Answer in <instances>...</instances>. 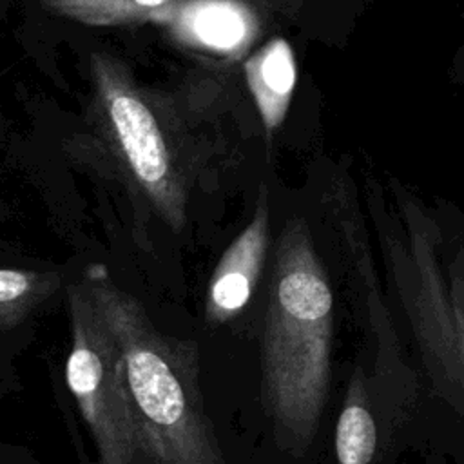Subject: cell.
<instances>
[{
    "mask_svg": "<svg viewBox=\"0 0 464 464\" xmlns=\"http://www.w3.org/2000/svg\"><path fill=\"white\" fill-rule=\"evenodd\" d=\"M390 185V203L368 192L386 281L435 393L464 415V225Z\"/></svg>",
    "mask_w": 464,
    "mask_h": 464,
    "instance_id": "6da1fadb",
    "label": "cell"
},
{
    "mask_svg": "<svg viewBox=\"0 0 464 464\" xmlns=\"http://www.w3.org/2000/svg\"><path fill=\"white\" fill-rule=\"evenodd\" d=\"M334 292L308 225L281 230L263 326L261 392L279 440L303 451L314 440L332 377Z\"/></svg>",
    "mask_w": 464,
    "mask_h": 464,
    "instance_id": "7a4b0ae2",
    "label": "cell"
},
{
    "mask_svg": "<svg viewBox=\"0 0 464 464\" xmlns=\"http://www.w3.org/2000/svg\"><path fill=\"white\" fill-rule=\"evenodd\" d=\"M80 285L116 343L149 464H227L188 350L163 335L103 265H89Z\"/></svg>",
    "mask_w": 464,
    "mask_h": 464,
    "instance_id": "3957f363",
    "label": "cell"
},
{
    "mask_svg": "<svg viewBox=\"0 0 464 464\" xmlns=\"http://www.w3.org/2000/svg\"><path fill=\"white\" fill-rule=\"evenodd\" d=\"M67 386L94 439L98 464H149L116 343L82 285L69 292Z\"/></svg>",
    "mask_w": 464,
    "mask_h": 464,
    "instance_id": "277c9868",
    "label": "cell"
},
{
    "mask_svg": "<svg viewBox=\"0 0 464 464\" xmlns=\"http://www.w3.org/2000/svg\"><path fill=\"white\" fill-rule=\"evenodd\" d=\"M53 16L91 27H161L169 42L219 60L241 58L261 34L248 0H38Z\"/></svg>",
    "mask_w": 464,
    "mask_h": 464,
    "instance_id": "5b68a950",
    "label": "cell"
},
{
    "mask_svg": "<svg viewBox=\"0 0 464 464\" xmlns=\"http://www.w3.org/2000/svg\"><path fill=\"white\" fill-rule=\"evenodd\" d=\"M103 129L138 187L174 227L183 223L185 190L160 120L130 69L109 53L89 60Z\"/></svg>",
    "mask_w": 464,
    "mask_h": 464,
    "instance_id": "8992f818",
    "label": "cell"
},
{
    "mask_svg": "<svg viewBox=\"0 0 464 464\" xmlns=\"http://www.w3.org/2000/svg\"><path fill=\"white\" fill-rule=\"evenodd\" d=\"M270 243V212L265 187L248 225L223 252L207 292V321L221 324L237 315L259 281Z\"/></svg>",
    "mask_w": 464,
    "mask_h": 464,
    "instance_id": "52a82bcc",
    "label": "cell"
},
{
    "mask_svg": "<svg viewBox=\"0 0 464 464\" xmlns=\"http://www.w3.org/2000/svg\"><path fill=\"white\" fill-rule=\"evenodd\" d=\"M243 71L265 130L274 134L286 118L297 82L294 49L276 36L245 60Z\"/></svg>",
    "mask_w": 464,
    "mask_h": 464,
    "instance_id": "ba28073f",
    "label": "cell"
},
{
    "mask_svg": "<svg viewBox=\"0 0 464 464\" xmlns=\"http://www.w3.org/2000/svg\"><path fill=\"white\" fill-rule=\"evenodd\" d=\"M377 451V426L361 372L352 375L335 428L337 464H372Z\"/></svg>",
    "mask_w": 464,
    "mask_h": 464,
    "instance_id": "9c48e42d",
    "label": "cell"
},
{
    "mask_svg": "<svg viewBox=\"0 0 464 464\" xmlns=\"http://www.w3.org/2000/svg\"><path fill=\"white\" fill-rule=\"evenodd\" d=\"M42 277L18 268H0V323L20 315L42 288Z\"/></svg>",
    "mask_w": 464,
    "mask_h": 464,
    "instance_id": "30bf717a",
    "label": "cell"
}]
</instances>
